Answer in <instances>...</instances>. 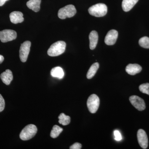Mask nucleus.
<instances>
[{"instance_id": "14", "label": "nucleus", "mask_w": 149, "mask_h": 149, "mask_svg": "<svg viewBox=\"0 0 149 149\" xmlns=\"http://www.w3.org/2000/svg\"><path fill=\"white\" fill-rule=\"evenodd\" d=\"M90 48L91 50H94L96 48L98 41V35L96 31H92L89 35Z\"/></svg>"}, {"instance_id": "17", "label": "nucleus", "mask_w": 149, "mask_h": 149, "mask_svg": "<svg viewBox=\"0 0 149 149\" xmlns=\"http://www.w3.org/2000/svg\"><path fill=\"white\" fill-rule=\"evenodd\" d=\"M51 74L52 77L61 79L63 78L64 73L63 70L60 67H56L52 69Z\"/></svg>"}, {"instance_id": "23", "label": "nucleus", "mask_w": 149, "mask_h": 149, "mask_svg": "<svg viewBox=\"0 0 149 149\" xmlns=\"http://www.w3.org/2000/svg\"><path fill=\"white\" fill-rule=\"evenodd\" d=\"M5 106V102L1 95L0 94V112L3 110Z\"/></svg>"}, {"instance_id": "6", "label": "nucleus", "mask_w": 149, "mask_h": 149, "mask_svg": "<svg viewBox=\"0 0 149 149\" xmlns=\"http://www.w3.org/2000/svg\"><path fill=\"white\" fill-rule=\"evenodd\" d=\"M17 33L11 29H5L0 31V40L3 43L7 42L16 39Z\"/></svg>"}, {"instance_id": "10", "label": "nucleus", "mask_w": 149, "mask_h": 149, "mask_svg": "<svg viewBox=\"0 0 149 149\" xmlns=\"http://www.w3.org/2000/svg\"><path fill=\"white\" fill-rule=\"evenodd\" d=\"M118 32L116 30L112 29L108 32L105 38L104 42L105 44L108 45H113L116 42L117 40Z\"/></svg>"}, {"instance_id": "7", "label": "nucleus", "mask_w": 149, "mask_h": 149, "mask_svg": "<svg viewBox=\"0 0 149 149\" xmlns=\"http://www.w3.org/2000/svg\"><path fill=\"white\" fill-rule=\"evenodd\" d=\"M31 45V42L29 41H25L21 44L19 51V56L20 60L22 62L27 61L30 52Z\"/></svg>"}, {"instance_id": "13", "label": "nucleus", "mask_w": 149, "mask_h": 149, "mask_svg": "<svg viewBox=\"0 0 149 149\" xmlns=\"http://www.w3.org/2000/svg\"><path fill=\"white\" fill-rule=\"evenodd\" d=\"M0 77L3 83L6 85H10L13 80L12 72L9 69L6 70L5 72L2 73Z\"/></svg>"}, {"instance_id": "5", "label": "nucleus", "mask_w": 149, "mask_h": 149, "mask_svg": "<svg viewBox=\"0 0 149 149\" xmlns=\"http://www.w3.org/2000/svg\"><path fill=\"white\" fill-rule=\"evenodd\" d=\"M87 104L90 112L92 113H95L100 106V99L95 94H93L88 98Z\"/></svg>"}, {"instance_id": "16", "label": "nucleus", "mask_w": 149, "mask_h": 149, "mask_svg": "<svg viewBox=\"0 0 149 149\" xmlns=\"http://www.w3.org/2000/svg\"><path fill=\"white\" fill-rule=\"evenodd\" d=\"M41 0H29L27 3L28 8L32 10L35 12L40 11Z\"/></svg>"}, {"instance_id": "15", "label": "nucleus", "mask_w": 149, "mask_h": 149, "mask_svg": "<svg viewBox=\"0 0 149 149\" xmlns=\"http://www.w3.org/2000/svg\"><path fill=\"white\" fill-rule=\"evenodd\" d=\"M139 0H123L122 7L125 12H128L137 3Z\"/></svg>"}, {"instance_id": "12", "label": "nucleus", "mask_w": 149, "mask_h": 149, "mask_svg": "<svg viewBox=\"0 0 149 149\" xmlns=\"http://www.w3.org/2000/svg\"><path fill=\"white\" fill-rule=\"evenodd\" d=\"M141 65L138 64H128L125 68V71L130 75H134L139 73L142 70Z\"/></svg>"}, {"instance_id": "1", "label": "nucleus", "mask_w": 149, "mask_h": 149, "mask_svg": "<svg viewBox=\"0 0 149 149\" xmlns=\"http://www.w3.org/2000/svg\"><path fill=\"white\" fill-rule=\"evenodd\" d=\"M66 43L63 41H59L54 43L49 48L48 54L50 56H57L63 54L65 51Z\"/></svg>"}, {"instance_id": "26", "label": "nucleus", "mask_w": 149, "mask_h": 149, "mask_svg": "<svg viewBox=\"0 0 149 149\" xmlns=\"http://www.w3.org/2000/svg\"><path fill=\"white\" fill-rule=\"evenodd\" d=\"M8 1L9 0H0V6H2L5 3Z\"/></svg>"}, {"instance_id": "27", "label": "nucleus", "mask_w": 149, "mask_h": 149, "mask_svg": "<svg viewBox=\"0 0 149 149\" xmlns=\"http://www.w3.org/2000/svg\"><path fill=\"white\" fill-rule=\"evenodd\" d=\"M4 59V57L2 55H0V64L3 61Z\"/></svg>"}, {"instance_id": "4", "label": "nucleus", "mask_w": 149, "mask_h": 149, "mask_svg": "<svg viewBox=\"0 0 149 149\" xmlns=\"http://www.w3.org/2000/svg\"><path fill=\"white\" fill-rule=\"evenodd\" d=\"M76 10L75 7L72 5H68L61 8L58 10V17L61 19H65L67 17H72L76 13Z\"/></svg>"}, {"instance_id": "18", "label": "nucleus", "mask_w": 149, "mask_h": 149, "mask_svg": "<svg viewBox=\"0 0 149 149\" xmlns=\"http://www.w3.org/2000/svg\"><path fill=\"white\" fill-rule=\"evenodd\" d=\"M99 68V64L98 63H95L94 64L92 65L90 69L88 70V73H87V78L89 79L93 78L95 74Z\"/></svg>"}, {"instance_id": "9", "label": "nucleus", "mask_w": 149, "mask_h": 149, "mask_svg": "<svg viewBox=\"0 0 149 149\" xmlns=\"http://www.w3.org/2000/svg\"><path fill=\"white\" fill-rule=\"evenodd\" d=\"M137 138L140 146L143 149H146L148 147V141L146 132L143 129H139L137 133Z\"/></svg>"}, {"instance_id": "20", "label": "nucleus", "mask_w": 149, "mask_h": 149, "mask_svg": "<svg viewBox=\"0 0 149 149\" xmlns=\"http://www.w3.org/2000/svg\"><path fill=\"white\" fill-rule=\"evenodd\" d=\"M63 129L57 125H54L52 130L51 131L50 136L53 139H55L59 136L60 134L62 132Z\"/></svg>"}, {"instance_id": "19", "label": "nucleus", "mask_w": 149, "mask_h": 149, "mask_svg": "<svg viewBox=\"0 0 149 149\" xmlns=\"http://www.w3.org/2000/svg\"><path fill=\"white\" fill-rule=\"evenodd\" d=\"M58 122L63 125H66L69 124L70 122V118L64 113H61L58 116Z\"/></svg>"}, {"instance_id": "21", "label": "nucleus", "mask_w": 149, "mask_h": 149, "mask_svg": "<svg viewBox=\"0 0 149 149\" xmlns=\"http://www.w3.org/2000/svg\"><path fill=\"white\" fill-rule=\"evenodd\" d=\"M139 45L141 47L146 49H149V38L147 37H142L139 40Z\"/></svg>"}, {"instance_id": "2", "label": "nucleus", "mask_w": 149, "mask_h": 149, "mask_svg": "<svg viewBox=\"0 0 149 149\" xmlns=\"http://www.w3.org/2000/svg\"><path fill=\"white\" fill-rule=\"evenodd\" d=\"M37 127L33 124L25 126L19 134V138L22 141H28L32 139L37 133Z\"/></svg>"}, {"instance_id": "3", "label": "nucleus", "mask_w": 149, "mask_h": 149, "mask_svg": "<svg viewBox=\"0 0 149 149\" xmlns=\"http://www.w3.org/2000/svg\"><path fill=\"white\" fill-rule=\"evenodd\" d=\"M89 13L96 17L105 16L107 12V7L104 3H97L88 9Z\"/></svg>"}, {"instance_id": "8", "label": "nucleus", "mask_w": 149, "mask_h": 149, "mask_svg": "<svg viewBox=\"0 0 149 149\" xmlns=\"http://www.w3.org/2000/svg\"><path fill=\"white\" fill-rule=\"evenodd\" d=\"M129 100L132 105L135 107L138 110L142 111L146 109V104L144 100L139 96H131L129 98Z\"/></svg>"}, {"instance_id": "22", "label": "nucleus", "mask_w": 149, "mask_h": 149, "mask_svg": "<svg viewBox=\"0 0 149 149\" xmlns=\"http://www.w3.org/2000/svg\"><path fill=\"white\" fill-rule=\"evenodd\" d=\"M139 88L141 93L149 95V83H146L142 84L139 86Z\"/></svg>"}, {"instance_id": "25", "label": "nucleus", "mask_w": 149, "mask_h": 149, "mask_svg": "<svg viewBox=\"0 0 149 149\" xmlns=\"http://www.w3.org/2000/svg\"><path fill=\"white\" fill-rule=\"evenodd\" d=\"M82 148V145L80 143H76L73 144L70 147V149H80Z\"/></svg>"}, {"instance_id": "24", "label": "nucleus", "mask_w": 149, "mask_h": 149, "mask_svg": "<svg viewBox=\"0 0 149 149\" xmlns=\"http://www.w3.org/2000/svg\"><path fill=\"white\" fill-rule=\"evenodd\" d=\"M115 139L117 141H120L122 139L121 134L118 130H115L114 132Z\"/></svg>"}, {"instance_id": "11", "label": "nucleus", "mask_w": 149, "mask_h": 149, "mask_svg": "<svg viewBox=\"0 0 149 149\" xmlns=\"http://www.w3.org/2000/svg\"><path fill=\"white\" fill-rule=\"evenodd\" d=\"M10 19L11 22L13 24H17L23 22L24 19L23 14L19 11H14L10 14Z\"/></svg>"}]
</instances>
